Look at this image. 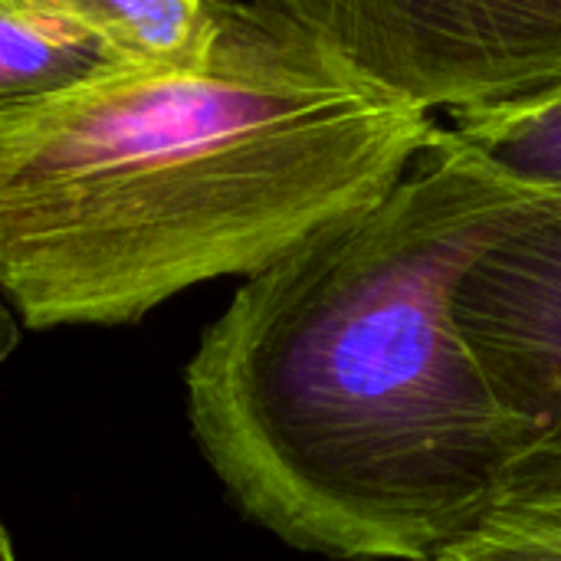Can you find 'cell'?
I'll use <instances>...</instances> for the list:
<instances>
[{
	"mask_svg": "<svg viewBox=\"0 0 561 561\" xmlns=\"http://www.w3.org/2000/svg\"><path fill=\"white\" fill-rule=\"evenodd\" d=\"M20 345V319L13 316V309L0 299V365L16 352Z\"/></svg>",
	"mask_w": 561,
	"mask_h": 561,
	"instance_id": "obj_9",
	"label": "cell"
},
{
	"mask_svg": "<svg viewBox=\"0 0 561 561\" xmlns=\"http://www.w3.org/2000/svg\"><path fill=\"white\" fill-rule=\"evenodd\" d=\"M105 69L99 39L59 0H0V131Z\"/></svg>",
	"mask_w": 561,
	"mask_h": 561,
	"instance_id": "obj_5",
	"label": "cell"
},
{
	"mask_svg": "<svg viewBox=\"0 0 561 561\" xmlns=\"http://www.w3.org/2000/svg\"><path fill=\"white\" fill-rule=\"evenodd\" d=\"M0 561H16L13 542H10V536H7V529H3V523H0Z\"/></svg>",
	"mask_w": 561,
	"mask_h": 561,
	"instance_id": "obj_10",
	"label": "cell"
},
{
	"mask_svg": "<svg viewBox=\"0 0 561 561\" xmlns=\"http://www.w3.org/2000/svg\"><path fill=\"white\" fill-rule=\"evenodd\" d=\"M437 125L293 0L224 3L204 66H108L0 131V299L46 332L253 279L381 201Z\"/></svg>",
	"mask_w": 561,
	"mask_h": 561,
	"instance_id": "obj_2",
	"label": "cell"
},
{
	"mask_svg": "<svg viewBox=\"0 0 561 561\" xmlns=\"http://www.w3.org/2000/svg\"><path fill=\"white\" fill-rule=\"evenodd\" d=\"M388 95L447 128L561 92V0H293ZM437 122V118H434Z\"/></svg>",
	"mask_w": 561,
	"mask_h": 561,
	"instance_id": "obj_3",
	"label": "cell"
},
{
	"mask_svg": "<svg viewBox=\"0 0 561 561\" xmlns=\"http://www.w3.org/2000/svg\"><path fill=\"white\" fill-rule=\"evenodd\" d=\"M440 561H561V483L513 493Z\"/></svg>",
	"mask_w": 561,
	"mask_h": 561,
	"instance_id": "obj_8",
	"label": "cell"
},
{
	"mask_svg": "<svg viewBox=\"0 0 561 561\" xmlns=\"http://www.w3.org/2000/svg\"><path fill=\"white\" fill-rule=\"evenodd\" d=\"M536 201L440 122L381 201L237 289L184 391L247 519L325 559L440 561L513 496L533 431L460 335L454 289Z\"/></svg>",
	"mask_w": 561,
	"mask_h": 561,
	"instance_id": "obj_1",
	"label": "cell"
},
{
	"mask_svg": "<svg viewBox=\"0 0 561 561\" xmlns=\"http://www.w3.org/2000/svg\"><path fill=\"white\" fill-rule=\"evenodd\" d=\"M454 319L503 404L533 431L516 490L561 483V201L539 197L467 266Z\"/></svg>",
	"mask_w": 561,
	"mask_h": 561,
	"instance_id": "obj_4",
	"label": "cell"
},
{
	"mask_svg": "<svg viewBox=\"0 0 561 561\" xmlns=\"http://www.w3.org/2000/svg\"><path fill=\"white\" fill-rule=\"evenodd\" d=\"M102 46L108 66L141 72H187L207 62L220 23V0H59Z\"/></svg>",
	"mask_w": 561,
	"mask_h": 561,
	"instance_id": "obj_6",
	"label": "cell"
},
{
	"mask_svg": "<svg viewBox=\"0 0 561 561\" xmlns=\"http://www.w3.org/2000/svg\"><path fill=\"white\" fill-rule=\"evenodd\" d=\"M450 131L529 194L561 201V92L506 118Z\"/></svg>",
	"mask_w": 561,
	"mask_h": 561,
	"instance_id": "obj_7",
	"label": "cell"
}]
</instances>
